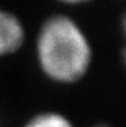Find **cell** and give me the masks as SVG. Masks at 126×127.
Masks as SVG:
<instances>
[{
	"label": "cell",
	"mask_w": 126,
	"mask_h": 127,
	"mask_svg": "<svg viewBox=\"0 0 126 127\" xmlns=\"http://www.w3.org/2000/svg\"><path fill=\"white\" fill-rule=\"evenodd\" d=\"M36 59L44 76L55 84H75L93 61L86 33L67 16L55 14L42 23L36 40Z\"/></svg>",
	"instance_id": "1"
},
{
	"label": "cell",
	"mask_w": 126,
	"mask_h": 127,
	"mask_svg": "<svg viewBox=\"0 0 126 127\" xmlns=\"http://www.w3.org/2000/svg\"><path fill=\"white\" fill-rule=\"evenodd\" d=\"M25 30L13 13L0 8V57L10 55L22 46Z\"/></svg>",
	"instance_id": "2"
},
{
	"label": "cell",
	"mask_w": 126,
	"mask_h": 127,
	"mask_svg": "<svg viewBox=\"0 0 126 127\" xmlns=\"http://www.w3.org/2000/svg\"><path fill=\"white\" fill-rule=\"evenodd\" d=\"M25 127H73L71 121L57 112H42L34 116Z\"/></svg>",
	"instance_id": "3"
},
{
	"label": "cell",
	"mask_w": 126,
	"mask_h": 127,
	"mask_svg": "<svg viewBox=\"0 0 126 127\" xmlns=\"http://www.w3.org/2000/svg\"><path fill=\"white\" fill-rule=\"evenodd\" d=\"M121 30H122V36H124V48L121 50V59H122V63L126 67V13L124 14L122 21H121Z\"/></svg>",
	"instance_id": "4"
},
{
	"label": "cell",
	"mask_w": 126,
	"mask_h": 127,
	"mask_svg": "<svg viewBox=\"0 0 126 127\" xmlns=\"http://www.w3.org/2000/svg\"><path fill=\"white\" fill-rule=\"evenodd\" d=\"M59 1H63L67 4H84V3L91 1V0H59Z\"/></svg>",
	"instance_id": "5"
},
{
	"label": "cell",
	"mask_w": 126,
	"mask_h": 127,
	"mask_svg": "<svg viewBox=\"0 0 126 127\" xmlns=\"http://www.w3.org/2000/svg\"><path fill=\"white\" fill-rule=\"evenodd\" d=\"M94 127H111L108 125H97V126H94Z\"/></svg>",
	"instance_id": "6"
}]
</instances>
